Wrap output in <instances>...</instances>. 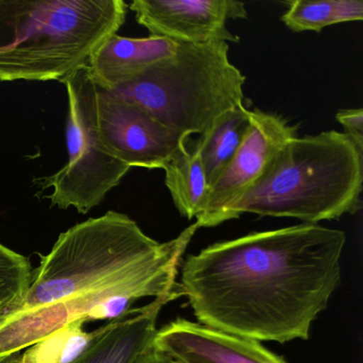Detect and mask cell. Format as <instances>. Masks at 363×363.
I'll return each mask as SVG.
<instances>
[{"label":"cell","mask_w":363,"mask_h":363,"mask_svg":"<svg viewBox=\"0 0 363 363\" xmlns=\"http://www.w3.org/2000/svg\"><path fill=\"white\" fill-rule=\"evenodd\" d=\"M346 235L299 224L186 257L179 289L199 324L255 341L307 340L341 282Z\"/></svg>","instance_id":"1"},{"label":"cell","mask_w":363,"mask_h":363,"mask_svg":"<svg viewBox=\"0 0 363 363\" xmlns=\"http://www.w3.org/2000/svg\"><path fill=\"white\" fill-rule=\"evenodd\" d=\"M197 229L194 223L175 239L161 243L126 214L108 211L89 218L61 233L50 254L41 256L26 297L14 313L45 307L131 276L179 274Z\"/></svg>","instance_id":"2"},{"label":"cell","mask_w":363,"mask_h":363,"mask_svg":"<svg viewBox=\"0 0 363 363\" xmlns=\"http://www.w3.org/2000/svg\"><path fill=\"white\" fill-rule=\"evenodd\" d=\"M123 0H0V82L58 80L126 21Z\"/></svg>","instance_id":"3"},{"label":"cell","mask_w":363,"mask_h":363,"mask_svg":"<svg viewBox=\"0 0 363 363\" xmlns=\"http://www.w3.org/2000/svg\"><path fill=\"white\" fill-rule=\"evenodd\" d=\"M363 150L344 133L298 135L288 142L265 175L228 211L292 218L318 225L362 207Z\"/></svg>","instance_id":"4"},{"label":"cell","mask_w":363,"mask_h":363,"mask_svg":"<svg viewBox=\"0 0 363 363\" xmlns=\"http://www.w3.org/2000/svg\"><path fill=\"white\" fill-rule=\"evenodd\" d=\"M228 52L224 41L178 43L173 57L107 92L140 106L184 137L201 135L220 114L245 105L246 78Z\"/></svg>","instance_id":"5"},{"label":"cell","mask_w":363,"mask_h":363,"mask_svg":"<svg viewBox=\"0 0 363 363\" xmlns=\"http://www.w3.org/2000/svg\"><path fill=\"white\" fill-rule=\"evenodd\" d=\"M69 97L67 146L69 161L54 175L42 179L52 206L74 207L86 214L101 205L116 188L130 167L116 160L104 147L97 121V91L89 65L63 78Z\"/></svg>","instance_id":"6"},{"label":"cell","mask_w":363,"mask_h":363,"mask_svg":"<svg viewBox=\"0 0 363 363\" xmlns=\"http://www.w3.org/2000/svg\"><path fill=\"white\" fill-rule=\"evenodd\" d=\"M176 273L131 276L52 305L18 312L0 320V363H10L23 350L75 320H118L130 313L139 299L173 301L182 296Z\"/></svg>","instance_id":"7"},{"label":"cell","mask_w":363,"mask_h":363,"mask_svg":"<svg viewBox=\"0 0 363 363\" xmlns=\"http://www.w3.org/2000/svg\"><path fill=\"white\" fill-rule=\"evenodd\" d=\"M297 126L275 113L254 110L250 124L238 152L218 179L209 186L207 201L196 218L199 228L228 222L231 206L269 171L289 141L297 137Z\"/></svg>","instance_id":"8"},{"label":"cell","mask_w":363,"mask_h":363,"mask_svg":"<svg viewBox=\"0 0 363 363\" xmlns=\"http://www.w3.org/2000/svg\"><path fill=\"white\" fill-rule=\"evenodd\" d=\"M99 133L105 150L131 167L162 169L189 138L165 126L146 110L96 86Z\"/></svg>","instance_id":"9"},{"label":"cell","mask_w":363,"mask_h":363,"mask_svg":"<svg viewBox=\"0 0 363 363\" xmlns=\"http://www.w3.org/2000/svg\"><path fill=\"white\" fill-rule=\"evenodd\" d=\"M129 9L150 35L178 43H239L227 23L247 18L245 5L238 0H135Z\"/></svg>","instance_id":"10"},{"label":"cell","mask_w":363,"mask_h":363,"mask_svg":"<svg viewBox=\"0 0 363 363\" xmlns=\"http://www.w3.org/2000/svg\"><path fill=\"white\" fill-rule=\"evenodd\" d=\"M152 346L175 363H286L260 342L184 318L158 328Z\"/></svg>","instance_id":"11"},{"label":"cell","mask_w":363,"mask_h":363,"mask_svg":"<svg viewBox=\"0 0 363 363\" xmlns=\"http://www.w3.org/2000/svg\"><path fill=\"white\" fill-rule=\"evenodd\" d=\"M177 48L178 42L165 38L150 35L137 39L116 33L97 48L88 65L95 84L113 91L173 57Z\"/></svg>","instance_id":"12"},{"label":"cell","mask_w":363,"mask_h":363,"mask_svg":"<svg viewBox=\"0 0 363 363\" xmlns=\"http://www.w3.org/2000/svg\"><path fill=\"white\" fill-rule=\"evenodd\" d=\"M171 301L156 298L108 323L103 335L71 363H138L152 347L159 314Z\"/></svg>","instance_id":"13"},{"label":"cell","mask_w":363,"mask_h":363,"mask_svg":"<svg viewBox=\"0 0 363 363\" xmlns=\"http://www.w3.org/2000/svg\"><path fill=\"white\" fill-rule=\"evenodd\" d=\"M252 111L240 105L220 114L201 133L193 150L199 154L209 186L214 184L239 150L250 124Z\"/></svg>","instance_id":"14"},{"label":"cell","mask_w":363,"mask_h":363,"mask_svg":"<svg viewBox=\"0 0 363 363\" xmlns=\"http://www.w3.org/2000/svg\"><path fill=\"white\" fill-rule=\"evenodd\" d=\"M165 186L174 205L188 220H196L207 201L208 184L203 163L194 150L182 147L163 167Z\"/></svg>","instance_id":"15"},{"label":"cell","mask_w":363,"mask_h":363,"mask_svg":"<svg viewBox=\"0 0 363 363\" xmlns=\"http://www.w3.org/2000/svg\"><path fill=\"white\" fill-rule=\"evenodd\" d=\"M281 16L294 33H320L326 27L362 21V0H294Z\"/></svg>","instance_id":"16"},{"label":"cell","mask_w":363,"mask_h":363,"mask_svg":"<svg viewBox=\"0 0 363 363\" xmlns=\"http://www.w3.org/2000/svg\"><path fill=\"white\" fill-rule=\"evenodd\" d=\"M82 320H75L26 348L10 363H71L107 330L108 324L86 333Z\"/></svg>","instance_id":"17"},{"label":"cell","mask_w":363,"mask_h":363,"mask_svg":"<svg viewBox=\"0 0 363 363\" xmlns=\"http://www.w3.org/2000/svg\"><path fill=\"white\" fill-rule=\"evenodd\" d=\"M31 281L29 259L0 243V320L20 308Z\"/></svg>","instance_id":"18"},{"label":"cell","mask_w":363,"mask_h":363,"mask_svg":"<svg viewBox=\"0 0 363 363\" xmlns=\"http://www.w3.org/2000/svg\"><path fill=\"white\" fill-rule=\"evenodd\" d=\"M335 120L344 128V133L363 150V110L344 109L337 111Z\"/></svg>","instance_id":"19"},{"label":"cell","mask_w":363,"mask_h":363,"mask_svg":"<svg viewBox=\"0 0 363 363\" xmlns=\"http://www.w3.org/2000/svg\"><path fill=\"white\" fill-rule=\"evenodd\" d=\"M138 363H175L162 352H158L154 346L141 357Z\"/></svg>","instance_id":"20"}]
</instances>
